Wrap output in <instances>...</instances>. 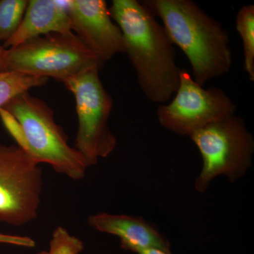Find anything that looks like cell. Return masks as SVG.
<instances>
[{
  "instance_id": "cell-17",
  "label": "cell",
  "mask_w": 254,
  "mask_h": 254,
  "mask_svg": "<svg viewBox=\"0 0 254 254\" xmlns=\"http://www.w3.org/2000/svg\"><path fill=\"white\" fill-rule=\"evenodd\" d=\"M6 49L1 45L0 41V72L8 71L6 61Z\"/></svg>"
},
{
  "instance_id": "cell-12",
  "label": "cell",
  "mask_w": 254,
  "mask_h": 254,
  "mask_svg": "<svg viewBox=\"0 0 254 254\" xmlns=\"http://www.w3.org/2000/svg\"><path fill=\"white\" fill-rule=\"evenodd\" d=\"M49 78L29 76L13 71L0 72V108L18 95L36 87L44 86Z\"/></svg>"
},
{
  "instance_id": "cell-18",
  "label": "cell",
  "mask_w": 254,
  "mask_h": 254,
  "mask_svg": "<svg viewBox=\"0 0 254 254\" xmlns=\"http://www.w3.org/2000/svg\"><path fill=\"white\" fill-rule=\"evenodd\" d=\"M138 254H168L163 252V251L155 250V249H150V250H141L138 252Z\"/></svg>"
},
{
  "instance_id": "cell-16",
  "label": "cell",
  "mask_w": 254,
  "mask_h": 254,
  "mask_svg": "<svg viewBox=\"0 0 254 254\" xmlns=\"http://www.w3.org/2000/svg\"><path fill=\"white\" fill-rule=\"evenodd\" d=\"M0 243L7 245L20 246L24 247H34V240L27 237L16 236V235H4L0 233Z\"/></svg>"
},
{
  "instance_id": "cell-3",
  "label": "cell",
  "mask_w": 254,
  "mask_h": 254,
  "mask_svg": "<svg viewBox=\"0 0 254 254\" xmlns=\"http://www.w3.org/2000/svg\"><path fill=\"white\" fill-rule=\"evenodd\" d=\"M3 109L11 114L21 128L18 146L37 163H48L57 173L74 180H82L88 168L86 160L55 122L54 113L43 100L28 92L18 95Z\"/></svg>"
},
{
  "instance_id": "cell-1",
  "label": "cell",
  "mask_w": 254,
  "mask_h": 254,
  "mask_svg": "<svg viewBox=\"0 0 254 254\" xmlns=\"http://www.w3.org/2000/svg\"><path fill=\"white\" fill-rule=\"evenodd\" d=\"M109 11L142 92L150 101L165 104L176 93L181 71L168 33L141 1L113 0Z\"/></svg>"
},
{
  "instance_id": "cell-8",
  "label": "cell",
  "mask_w": 254,
  "mask_h": 254,
  "mask_svg": "<svg viewBox=\"0 0 254 254\" xmlns=\"http://www.w3.org/2000/svg\"><path fill=\"white\" fill-rule=\"evenodd\" d=\"M170 104L157 110L159 123L166 129L190 136L210 124L235 115L237 106L218 87L205 89L186 69L180 71V84Z\"/></svg>"
},
{
  "instance_id": "cell-9",
  "label": "cell",
  "mask_w": 254,
  "mask_h": 254,
  "mask_svg": "<svg viewBox=\"0 0 254 254\" xmlns=\"http://www.w3.org/2000/svg\"><path fill=\"white\" fill-rule=\"evenodd\" d=\"M66 9L71 29L78 38L105 64L124 53L123 36L110 16L104 0H67Z\"/></svg>"
},
{
  "instance_id": "cell-5",
  "label": "cell",
  "mask_w": 254,
  "mask_h": 254,
  "mask_svg": "<svg viewBox=\"0 0 254 254\" xmlns=\"http://www.w3.org/2000/svg\"><path fill=\"white\" fill-rule=\"evenodd\" d=\"M190 137L203 159V167L194 185L200 193L207 190L215 177L225 175L235 182L252 165L254 140L240 117L233 115L210 124Z\"/></svg>"
},
{
  "instance_id": "cell-6",
  "label": "cell",
  "mask_w": 254,
  "mask_h": 254,
  "mask_svg": "<svg viewBox=\"0 0 254 254\" xmlns=\"http://www.w3.org/2000/svg\"><path fill=\"white\" fill-rule=\"evenodd\" d=\"M100 71L93 68L63 82L76 102L78 126L74 148L88 167L109 156L118 143L108 124L113 100L100 80Z\"/></svg>"
},
{
  "instance_id": "cell-10",
  "label": "cell",
  "mask_w": 254,
  "mask_h": 254,
  "mask_svg": "<svg viewBox=\"0 0 254 254\" xmlns=\"http://www.w3.org/2000/svg\"><path fill=\"white\" fill-rule=\"evenodd\" d=\"M88 222L97 231L118 237L125 250L137 254L141 250L155 249L171 254L170 242L143 218L99 213L91 215Z\"/></svg>"
},
{
  "instance_id": "cell-14",
  "label": "cell",
  "mask_w": 254,
  "mask_h": 254,
  "mask_svg": "<svg viewBox=\"0 0 254 254\" xmlns=\"http://www.w3.org/2000/svg\"><path fill=\"white\" fill-rule=\"evenodd\" d=\"M28 0H0V41L9 40L22 22Z\"/></svg>"
},
{
  "instance_id": "cell-15",
  "label": "cell",
  "mask_w": 254,
  "mask_h": 254,
  "mask_svg": "<svg viewBox=\"0 0 254 254\" xmlns=\"http://www.w3.org/2000/svg\"><path fill=\"white\" fill-rule=\"evenodd\" d=\"M83 248L81 240L70 235L66 229L60 226L53 232L49 251H43L38 254H78Z\"/></svg>"
},
{
  "instance_id": "cell-2",
  "label": "cell",
  "mask_w": 254,
  "mask_h": 254,
  "mask_svg": "<svg viewBox=\"0 0 254 254\" xmlns=\"http://www.w3.org/2000/svg\"><path fill=\"white\" fill-rule=\"evenodd\" d=\"M163 22L174 46L188 58L200 86L226 74L232 66L230 36L216 20L190 0H143Z\"/></svg>"
},
{
  "instance_id": "cell-4",
  "label": "cell",
  "mask_w": 254,
  "mask_h": 254,
  "mask_svg": "<svg viewBox=\"0 0 254 254\" xmlns=\"http://www.w3.org/2000/svg\"><path fill=\"white\" fill-rule=\"evenodd\" d=\"M8 71L62 82L105 64L73 32L36 37L6 49Z\"/></svg>"
},
{
  "instance_id": "cell-13",
  "label": "cell",
  "mask_w": 254,
  "mask_h": 254,
  "mask_svg": "<svg viewBox=\"0 0 254 254\" xmlns=\"http://www.w3.org/2000/svg\"><path fill=\"white\" fill-rule=\"evenodd\" d=\"M236 28L243 42L244 68L254 81V6L245 5L237 13Z\"/></svg>"
},
{
  "instance_id": "cell-11",
  "label": "cell",
  "mask_w": 254,
  "mask_h": 254,
  "mask_svg": "<svg viewBox=\"0 0 254 254\" xmlns=\"http://www.w3.org/2000/svg\"><path fill=\"white\" fill-rule=\"evenodd\" d=\"M66 1L30 0L21 25L14 36L5 42L6 49L14 48L36 37L72 31Z\"/></svg>"
},
{
  "instance_id": "cell-7",
  "label": "cell",
  "mask_w": 254,
  "mask_h": 254,
  "mask_svg": "<svg viewBox=\"0 0 254 254\" xmlns=\"http://www.w3.org/2000/svg\"><path fill=\"white\" fill-rule=\"evenodd\" d=\"M43 172L17 145L0 143V222L22 226L38 216Z\"/></svg>"
}]
</instances>
